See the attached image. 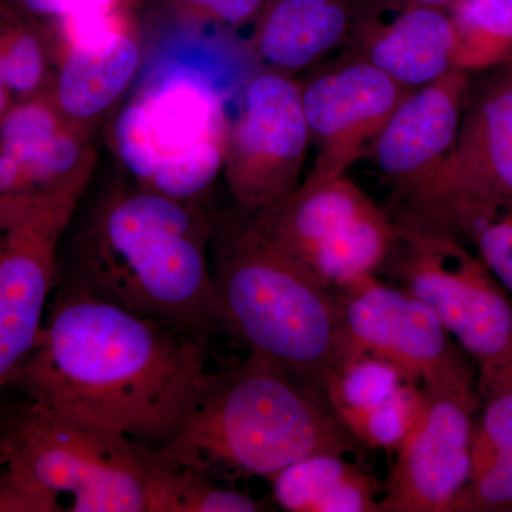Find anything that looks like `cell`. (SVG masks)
Instances as JSON below:
<instances>
[{
	"label": "cell",
	"mask_w": 512,
	"mask_h": 512,
	"mask_svg": "<svg viewBox=\"0 0 512 512\" xmlns=\"http://www.w3.org/2000/svg\"><path fill=\"white\" fill-rule=\"evenodd\" d=\"M214 375L200 336L64 281L9 387L67 419L158 448Z\"/></svg>",
	"instance_id": "1"
},
{
	"label": "cell",
	"mask_w": 512,
	"mask_h": 512,
	"mask_svg": "<svg viewBox=\"0 0 512 512\" xmlns=\"http://www.w3.org/2000/svg\"><path fill=\"white\" fill-rule=\"evenodd\" d=\"M212 217L123 173L87 202L69 239L66 281L114 305L204 339L218 329Z\"/></svg>",
	"instance_id": "2"
},
{
	"label": "cell",
	"mask_w": 512,
	"mask_h": 512,
	"mask_svg": "<svg viewBox=\"0 0 512 512\" xmlns=\"http://www.w3.org/2000/svg\"><path fill=\"white\" fill-rule=\"evenodd\" d=\"M211 264L218 329L323 397L350 355L339 293L237 207L212 217Z\"/></svg>",
	"instance_id": "3"
},
{
	"label": "cell",
	"mask_w": 512,
	"mask_h": 512,
	"mask_svg": "<svg viewBox=\"0 0 512 512\" xmlns=\"http://www.w3.org/2000/svg\"><path fill=\"white\" fill-rule=\"evenodd\" d=\"M359 441L320 394L261 353L214 379L163 446L170 463L212 478L275 476L316 454L355 453Z\"/></svg>",
	"instance_id": "4"
},
{
	"label": "cell",
	"mask_w": 512,
	"mask_h": 512,
	"mask_svg": "<svg viewBox=\"0 0 512 512\" xmlns=\"http://www.w3.org/2000/svg\"><path fill=\"white\" fill-rule=\"evenodd\" d=\"M228 126L227 103L210 74L168 56L114 117L110 144L121 173L140 187L205 202L224 170Z\"/></svg>",
	"instance_id": "5"
},
{
	"label": "cell",
	"mask_w": 512,
	"mask_h": 512,
	"mask_svg": "<svg viewBox=\"0 0 512 512\" xmlns=\"http://www.w3.org/2000/svg\"><path fill=\"white\" fill-rule=\"evenodd\" d=\"M148 451L28 399L0 416V458L59 512H146Z\"/></svg>",
	"instance_id": "6"
},
{
	"label": "cell",
	"mask_w": 512,
	"mask_h": 512,
	"mask_svg": "<svg viewBox=\"0 0 512 512\" xmlns=\"http://www.w3.org/2000/svg\"><path fill=\"white\" fill-rule=\"evenodd\" d=\"M477 74L450 153L396 192L397 227L460 238L481 215L512 207V62Z\"/></svg>",
	"instance_id": "7"
},
{
	"label": "cell",
	"mask_w": 512,
	"mask_h": 512,
	"mask_svg": "<svg viewBox=\"0 0 512 512\" xmlns=\"http://www.w3.org/2000/svg\"><path fill=\"white\" fill-rule=\"evenodd\" d=\"M380 272L429 306L478 367L512 365V298L466 242L399 228Z\"/></svg>",
	"instance_id": "8"
},
{
	"label": "cell",
	"mask_w": 512,
	"mask_h": 512,
	"mask_svg": "<svg viewBox=\"0 0 512 512\" xmlns=\"http://www.w3.org/2000/svg\"><path fill=\"white\" fill-rule=\"evenodd\" d=\"M258 220L333 291L377 275L392 254L399 228L348 175L303 185Z\"/></svg>",
	"instance_id": "9"
},
{
	"label": "cell",
	"mask_w": 512,
	"mask_h": 512,
	"mask_svg": "<svg viewBox=\"0 0 512 512\" xmlns=\"http://www.w3.org/2000/svg\"><path fill=\"white\" fill-rule=\"evenodd\" d=\"M311 147L301 82L264 69L242 86L229 117L224 174L235 207L269 210L301 187Z\"/></svg>",
	"instance_id": "10"
},
{
	"label": "cell",
	"mask_w": 512,
	"mask_h": 512,
	"mask_svg": "<svg viewBox=\"0 0 512 512\" xmlns=\"http://www.w3.org/2000/svg\"><path fill=\"white\" fill-rule=\"evenodd\" d=\"M87 190L33 198L0 221V393L35 346L59 249Z\"/></svg>",
	"instance_id": "11"
},
{
	"label": "cell",
	"mask_w": 512,
	"mask_h": 512,
	"mask_svg": "<svg viewBox=\"0 0 512 512\" xmlns=\"http://www.w3.org/2000/svg\"><path fill=\"white\" fill-rule=\"evenodd\" d=\"M423 400L399 447L377 512H451L471 470L480 402L474 373L421 386Z\"/></svg>",
	"instance_id": "12"
},
{
	"label": "cell",
	"mask_w": 512,
	"mask_h": 512,
	"mask_svg": "<svg viewBox=\"0 0 512 512\" xmlns=\"http://www.w3.org/2000/svg\"><path fill=\"white\" fill-rule=\"evenodd\" d=\"M339 298L350 353L384 360L420 387L473 373L436 313L403 286L370 275Z\"/></svg>",
	"instance_id": "13"
},
{
	"label": "cell",
	"mask_w": 512,
	"mask_h": 512,
	"mask_svg": "<svg viewBox=\"0 0 512 512\" xmlns=\"http://www.w3.org/2000/svg\"><path fill=\"white\" fill-rule=\"evenodd\" d=\"M407 92L372 64L346 56L301 83L303 113L315 148L302 184L348 174Z\"/></svg>",
	"instance_id": "14"
},
{
	"label": "cell",
	"mask_w": 512,
	"mask_h": 512,
	"mask_svg": "<svg viewBox=\"0 0 512 512\" xmlns=\"http://www.w3.org/2000/svg\"><path fill=\"white\" fill-rule=\"evenodd\" d=\"M473 73L453 69L410 90L366 150L365 157L394 185L407 190L430 173L456 144Z\"/></svg>",
	"instance_id": "15"
},
{
	"label": "cell",
	"mask_w": 512,
	"mask_h": 512,
	"mask_svg": "<svg viewBox=\"0 0 512 512\" xmlns=\"http://www.w3.org/2000/svg\"><path fill=\"white\" fill-rule=\"evenodd\" d=\"M456 46L446 9L392 0L357 10L343 56L372 64L404 89L414 90L457 69Z\"/></svg>",
	"instance_id": "16"
},
{
	"label": "cell",
	"mask_w": 512,
	"mask_h": 512,
	"mask_svg": "<svg viewBox=\"0 0 512 512\" xmlns=\"http://www.w3.org/2000/svg\"><path fill=\"white\" fill-rule=\"evenodd\" d=\"M144 46L131 20L109 35L63 47L47 94L64 120L93 134L143 69Z\"/></svg>",
	"instance_id": "17"
},
{
	"label": "cell",
	"mask_w": 512,
	"mask_h": 512,
	"mask_svg": "<svg viewBox=\"0 0 512 512\" xmlns=\"http://www.w3.org/2000/svg\"><path fill=\"white\" fill-rule=\"evenodd\" d=\"M323 397L340 423L367 447L399 450L421 407V387L390 363L350 353L328 377Z\"/></svg>",
	"instance_id": "18"
},
{
	"label": "cell",
	"mask_w": 512,
	"mask_h": 512,
	"mask_svg": "<svg viewBox=\"0 0 512 512\" xmlns=\"http://www.w3.org/2000/svg\"><path fill=\"white\" fill-rule=\"evenodd\" d=\"M356 15L349 0H271L255 20L252 53L264 69L295 77L345 46Z\"/></svg>",
	"instance_id": "19"
},
{
	"label": "cell",
	"mask_w": 512,
	"mask_h": 512,
	"mask_svg": "<svg viewBox=\"0 0 512 512\" xmlns=\"http://www.w3.org/2000/svg\"><path fill=\"white\" fill-rule=\"evenodd\" d=\"M471 470L451 512L512 511V365L478 367Z\"/></svg>",
	"instance_id": "20"
},
{
	"label": "cell",
	"mask_w": 512,
	"mask_h": 512,
	"mask_svg": "<svg viewBox=\"0 0 512 512\" xmlns=\"http://www.w3.org/2000/svg\"><path fill=\"white\" fill-rule=\"evenodd\" d=\"M276 503L291 512H377L379 488L339 454H316L269 477Z\"/></svg>",
	"instance_id": "21"
},
{
	"label": "cell",
	"mask_w": 512,
	"mask_h": 512,
	"mask_svg": "<svg viewBox=\"0 0 512 512\" xmlns=\"http://www.w3.org/2000/svg\"><path fill=\"white\" fill-rule=\"evenodd\" d=\"M56 60L52 29L26 15L13 0H0V66L13 101L49 92Z\"/></svg>",
	"instance_id": "22"
},
{
	"label": "cell",
	"mask_w": 512,
	"mask_h": 512,
	"mask_svg": "<svg viewBox=\"0 0 512 512\" xmlns=\"http://www.w3.org/2000/svg\"><path fill=\"white\" fill-rule=\"evenodd\" d=\"M264 504L214 478L148 451L146 512H256Z\"/></svg>",
	"instance_id": "23"
},
{
	"label": "cell",
	"mask_w": 512,
	"mask_h": 512,
	"mask_svg": "<svg viewBox=\"0 0 512 512\" xmlns=\"http://www.w3.org/2000/svg\"><path fill=\"white\" fill-rule=\"evenodd\" d=\"M448 12L457 69L477 74L512 62V0H458Z\"/></svg>",
	"instance_id": "24"
},
{
	"label": "cell",
	"mask_w": 512,
	"mask_h": 512,
	"mask_svg": "<svg viewBox=\"0 0 512 512\" xmlns=\"http://www.w3.org/2000/svg\"><path fill=\"white\" fill-rule=\"evenodd\" d=\"M26 15L52 29L56 52L92 42L133 20L128 0H13Z\"/></svg>",
	"instance_id": "25"
},
{
	"label": "cell",
	"mask_w": 512,
	"mask_h": 512,
	"mask_svg": "<svg viewBox=\"0 0 512 512\" xmlns=\"http://www.w3.org/2000/svg\"><path fill=\"white\" fill-rule=\"evenodd\" d=\"M271 0H146L164 18L184 26L241 28L255 23Z\"/></svg>",
	"instance_id": "26"
},
{
	"label": "cell",
	"mask_w": 512,
	"mask_h": 512,
	"mask_svg": "<svg viewBox=\"0 0 512 512\" xmlns=\"http://www.w3.org/2000/svg\"><path fill=\"white\" fill-rule=\"evenodd\" d=\"M512 298V207L481 215L460 235Z\"/></svg>",
	"instance_id": "27"
},
{
	"label": "cell",
	"mask_w": 512,
	"mask_h": 512,
	"mask_svg": "<svg viewBox=\"0 0 512 512\" xmlns=\"http://www.w3.org/2000/svg\"><path fill=\"white\" fill-rule=\"evenodd\" d=\"M13 104H15V101L10 96L5 80H3L2 66H0V119L8 113Z\"/></svg>",
	"instance_id": "28"
},
{
	"label": "cell",
	"mask_w": 512,
	"mask_h": 512,
	"mask_svg": "<svg viewBox=\"0 0 512 512\" xmlns=\"http://www.w3.org/2000/svg\"><path fill=\"white\" fill-rule=\"evenodd\" d=\"M423 5L436 6V8L450 9L458 0H416Z\"/></svg>",
	"instance_id": "29"
}]
</instances>
